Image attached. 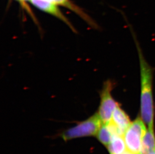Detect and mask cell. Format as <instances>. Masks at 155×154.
Listing matches in <instances>:
<instances>
[{
  "label": "cell",
  "mask_w": 155,
  "mask_h": 154,
  "mask_svg": "<svg viewBox=\"0 0 155 154\" xmlns=\"http://www.w3.org/2000/svg\"><path fill=\"white\" fill-rule=\"evenodd\" d=\"M138 51L140 71V114L149 128H154L155 106L153 96L154 69L143 56L141 47L131 26L129 27Z\"/></svg>",
  "instance_id": "obj_1"
},
{
  "label": "cell",
  "mask_w": 155,
  "mask_h": 154,
  "mask_svg": "<svg viewBox=\"0 0 155 154\" xmlns=\"http://www.w3.org/2000/svg\"><path fill=\"white\" fill-rule=\"evenodd\" d=\"M123 154H135V153H133V152H132L130 151H129V150H126V151L124 152V153H123Z\"/></svg>",
  "instance_id": "obj_10"
},
{
  "label": "cell",
  "mask_w": 155,
  "mask_h": 154,
  "mask_svg": "<svg viewBox=\"0 0 155 154\" xmlns=\"http://www.w3.org/2000/svg\"><path fill=\"white\" fill-rule=\"evenodd\" d=\"M18 1L20 2L21 3H22V2H24L25 1H29L30 0H17Z\"/></svg>",
  "instance_id": "obj_11"
},
{
  "label": "cell",
  "mask_w": 155,
  "mask_h": 154,
  "mask_svg": "<svg viewBox=\"0 0 155 154\" xmlns=\"http://www.w3.org/2000/svg\"><path fill=\"white\" fill-rule=\"evenodd\" d=\"M155 150V134L154 128H148L142 139L140 154H150Z\"/></svg>",
  "instance_id": "obj_8"
},
{
  "label": "cell",
  "mask_w": 155,
  "mask_h": 154,
  "mask_svg": "<svg viewBox=\"0 0 155 154\" xmlns=\"http://www.w3.org/2000/svg\"><path fill=\"white\" fill-rule=\"evenodd\" d=\"M114 85L115 84L113 81L107 80L104 82L100 92V104L97 113L103 124L110 121L114 111L120 105L111 94Z\"/></svg>",
  "instance_id": "obj_3"
},
{
  "label": "cell",
  "mask_w": 155,
  "mask_h": 154,
  "mask_svg": "<svg viewBox=\"0 0 155 154\" xmlns=\"http://www.w3.org/2000/svg\"><path fill=\"white\" fill-rule=\"evenodd\" d=\"M115 134L120 135L117 128L110 121L102 125L96 136L101 144L107 147Z\"/></svg>",
  "instance_id": "obj_7"
},
{
  "label": "cell",
  "mask_w": 155,
  "mask_h": 154,
  "mask_svg": "<svg viewBox=\"0 0 155 154\" xmlns=\"http://www.w3.org/2000/svg\"><path fill=\"white\" fill-rule=\"evenodd\" d=\"M107 147L110 154H123L127 148L123 135H114L111 142Z\"/></svg>",
  "instance_id": "obj_9"
},
{
  "label": "cell",
  "mask_w": 155,
  "mask_h": 154,
  "mask_svg": "<svg viewBox=\"0 0 155 154\" xmlns=\"http://www.w3.org/2000/svg\"><path fill=\"white\" fill-rule=\"evenodd\" d=\"M150 154H155V151H154L152 152V153Z\"/></svg>",
  "instance_id": "obj_12"
},
{
  "label": "cell",
  "mask_w": 155,
  "mask_h": 154,
  "mask_svg": "<svg viewBox=\"0 0 155 154\" xmlns=\"http://www.w3.org/2000/svg\"><path fill=\"white\" fill-rule=\"evenodd\" d=\"M147 130L145 123L140 117L131 123L123 136L127 150L140 154L142 139Z\"/></svg>",
  "instance_id": "obj_4"
},
{
  "label": "cell",
  "mask_w": 155,
  "mask_h": 154,
  "mask_svg": "<svg viewBox=\"0 0 155 154\" xmlns=\"http://www.w3.org/2000/svg\"><path fill=\"white\" fill-rule=\"evenodd\" d=\"M103 124L101 118L96 112L84 121L65 130L62 133L61 136L65 141L83 137L95 136Z\"/></svg>",
  "instance_id": "obj_2"
},
{
  "label": "cell",
  "mask_w": 155,
  "mask_h": 154,
  "mask_svg": "<svg viewBox=\"0 0 155 154\" xmlns=\"http://www.w3.org/2000/svg\"><path fill=\"white\" fill-rule=\"evenodd\" d=\"M110 122L117 128L120 135L123 136L131 124L129 116L121 109L120 105L114 111Z\"/></svg>",
  "instance_id": "obj_6"
},
{
  "label": "cell",
  "mask_w": 155,
  "mask_h": 154,
  "mask_svg": "<svg viewBox=\"0 0 155 154\" xmlns=\"http://www.w3.org/2000/svg\"><path fill=\"white\" fill-rule=\"evenodd\" d=\"M30 2L37 8L57 18L69 27L73 32L76 30L69 20L57 7V5L48 0H30Z\"/></svg>",
  "instance_id": "obj_5"
}]
</instances>
